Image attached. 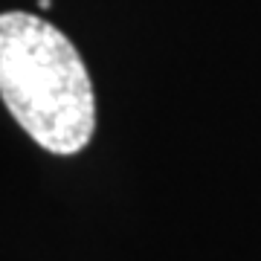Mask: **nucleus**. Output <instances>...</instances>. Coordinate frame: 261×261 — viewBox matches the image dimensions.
I'll return each mask as SVG.
<instances>
[{
  "instance_id": "1",
  "label": "nucleus",
  "mask_w": 261,
  "mask_h": 261,
  "mask_svg": "<svg viewBox=\"0 0 261 261\" xmlns=\"http://www.w3.org/2000/svg\"><path fill=\"white\" fill-rule=\"evenodd\" d=\"M0 99L20 128L53 154H75L93 137L90 73L70 38L38 15H0Z\"/></svg>"
},
{
  "instance_id": "2",
  "label": "nucleus",
  "mask_w": 261,
  "mask_h": 261,
  "mask_svg": "<svg viewBox=\"0 0 261 261\" xmlns=\"http://www.w3.org/2000/svg\"><path fill=\"white\" fill-rule=\"evenodd\" d=\"M38 6H41V9H47V6H53V0H38Z\"/></svg>"
}]
</instances>
